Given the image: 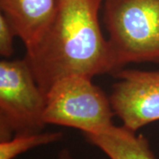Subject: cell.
Segmentation results:
<instances>
[{
  "label": "cell",
  "mask_w": 159,
  "mask_h": 159,
  "mask_svg": "<svg viewBox=\"0 0 159 159\" xmlns=\"http://www.w3.org/2000/svg\"><path fill=\"white\" fill-rule=\"evenodd\" d=\"M102 0H58L57 12L43 39L26 56L46 94L57 80L71 74L114 73L98 12Z\"/></svg>",
  "instance_id": "obj_1"
},
{
  "label": "cell",
  "mask_w": 159,
  "mask_h": 159,
  "mask_svg": "<svg viewBox=\"0 0 159 159\" xmlns=\"http://www.w3.org/2000/svg\"><path fill=\"white\" fill-rule=\"evenodd\" d=\"M114 73L129 63L159 62V0H102Z\"/></svg>",
  "instance_id": "obj_2"
},
{
  "label": "cell",
  "mask_w": 159,
  "mask_h": 159,
  "mask_svg": "<svg viewBox=\"0 0 159 159\" xmlns=\"http://www.w3.org/2000/svg\"><path fill=\"white\" fill-rule=\"evenodd\" d=\"M46 124L76 128L97 134L113 125L115 115L110 97L82 74L57 80L45 94Z\"/></svg>",
  "instance_id": "obj_3"
},
{
  "label": "cell",
  "mask_w": 159,
  "mask_h": 159,
  "mask_svg": "<svg viewBox=\"0 0 159 159\" xmlns=\"http://www.w3.org/2000/svg\"><path fill=\"white\" fill-rule=\"evenodd\" d=\"M45 94L34 77L29 60L0 62V140L11 135L40 133L46 125Z\"/></svg>",
  "instance_id": "obj_4"
},
{
  "label": "cell",
  "mask_w": 159,
  "mask_h": 159,
  "mask_svg": "<svg viewBox=\"0 0 159 159\" xmlns=\"http://www.w3.org/2000/svg\"><path fill=\"white\" fill-rule=\"evenodd\" d=\"M110 96L115 115L136 132L159 120V71L118 70Z\"/></svg>",
  "instance_id": "obj_5"
},
{
  "label": "cell",
  "mask_w": 159,
  "mask_h": 159,
  "mask_svg": "<svg viewBox=\"0 0 159 159\" xmlns=\"http://www.w3.org/2000/svg\"><path fill=\"white\" fill-rule=\"evenodd\" d=\"M58 0H0L2 13L14 28L27 52L43 39L57 12Z\"/></svg>",
  "instance_id": "obj_6"
},
{
  "label": "cell",
  "mask_w": 159,
  "mask_h": 159,
  "mask_svg": "<svg viewBox=\"0 0 159 159\" xmlns=\"http://www.w3.org/2000/svg\"><path fill=\"white\" fill-rule=\"evenodd\" d=\"M85 135L110 159H156L146 137L124 125H113L101 133Z\"/></svg>",
  "instance_id": "obj_7"
},
{
  "label": "cell",
  "mask_w": 159,
  "mask_h": 159,
  "mask_svg": "<svg viewBox=\"0 0 159 159\" xmlns=\"http://www.w3.org/2000/svg\"><path fill=\"white\" fill-rule=\"evenodd\" d=\"M62 137L60 132L17 134L7 141L0 142V159H14L31 148L56 142Z\"/></svg>",
  "instance_id": "obj_8"
},
{
  "label": "cell",
  "mask_w": 159,
  "mask_h": 159,
  "mask_svg": "<svg viewBox=\"0 0 159 159\" xmlns=\"http://www.w3.org/2000/svg\"><path fill=\"white\" fill-rule=\"evenodd\" d=\"M17 35L7 18L1 13L0 15V54L4 57H11L13 53V39Z\"/></svg>",
  "instance_id": "obj_9"
},
{
  "label": "cell",
  "mask_w": 159,
  "mask_h": 159,
  "mask_svg": "<svg viewBox=\"0 0 159 159\" xmlns=\"http://www.w3.org/2000/svg\"><path fill=\"white\" fill-rule=\"evenodd\" d=\"M57 159H74V158H73V157H72V155H71V153H70V151H69L68 149L65 148V149H62V150L59 152Z\"/></svg>",
  "instance_id": "obj_10"
}]
</instances>
